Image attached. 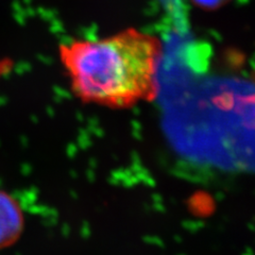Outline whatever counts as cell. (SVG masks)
<instances>
[{
	"label": "cell",
	"instance_id": "obj_1",
	"mask_svg": "<svg viewBox=\"0 0 255 255\" xmlns=\"http://www.w3.org/2000/svg\"><path fill=\"white\" fill-rule=\"evenodd\" d=\"M162 54L161 39L135 28L59 46L60 62L76 97L121 110L156 97Z\"/></svg>",
	"mask_w": 255,
	"mask_h": 255
},
{
	"label": "cell",
	"instance_id": "obj_2",
	"mask_svg": "<svg viewBox=\"0 0 255 255\" xmlns=\"http://www.w3.org/2000/svg\"><path fill=\"white\" fill-rule=\"evenodd\" d=\"M22 227L23 219L17 202L0 191V249L17 241Z\"/></svg>",
	"mask_w": 255,
	"mask_h": 255
}]
</instances>
